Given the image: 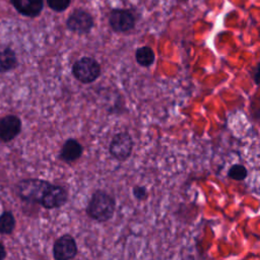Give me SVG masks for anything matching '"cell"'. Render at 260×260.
Segmentation results:
<instances>
[{
  "instance_id": "obj_1",
  "label": "cell",
  "mask_w": 260,
  "mask_h": 260,
  "mask_svg": "<svg viewBox=\"0 0 260 260\" xmlns=\"http://www.w3.org/2000/svg\"><path fill=\"white\" fill-rule=\"evenodd\" d=\"M116 210V199L113 195L103 189L92 192L86 207V215L98 222L109 221Z\"/></svg>"
},
{
  "instance_id": "obj_2",
  "label": "cell",
  "mask_w": 260,
  "mask_h": 260,
  "mask_svg": "<svg viewBox=\"0 0 260 260\" xmlns=\"http://www.w3.org/2000/svg\"><path fill=\"white\" fill-rule=\"evenodd\" d=\"M50 185L51 183L49 181L38 178H28L20 180L15 186V191L22 201L40 204Z\"/></svg>"
},
{
  "instance_id": "obj_3",
  "label": "cell",
  "mask_w": 260,
  "mask_h": 260,
  "mask_svg": "<svg viewBox=\"0 0 260 260\" xmlns=\"http://www.w3.org/2000/svg\"><path fill=\"white\" fill-rule=\"evenodd\" d=\"M71 72L78 81L83 84H89L100 77L101 65L94 58L84 56L73 63Z\"/></svg>"
},
{
  "instance_id": "obj_4",
  "label": "cell",
  "mask_w": 260,
  "mask_h": 260,
  "mask_svg": "<svg viewBox=\"0 0 260 260\" xmlns=\"http://www.w3.org/2000/svg\"><path fill=\"white\" fill-rule=\"evenodd\" d=\"M133 145V139L128 132H118L110 142L109 152L113 158L122 162L131 156Z\"/></svg>"
},
{
  "instance_id": "obj_5",
  "label": "cell",
  "mask_w": 260,
  "mask_h": 260,
  "mask_svg": "<svg viewBox=\"0 0 260 260\" xmlns=\"http://www.w3.org/2000/svg\"><path fill=\"white\" fill-rule=\"evenodd\" d=\"M78 254L75 239L70 234L60 236L53 245L54 260H73Z\"/></svg>"
},
{
  "instance_id": "obj_6",
  "label": "cell",
  "mask_w": 260,
  "mask_h": 260,
  "mask_svg": "<svg viewBox=\"0 0 260 260\" xmlns=\"http://www.w3.org/2000/svg\"><path fill=\"white\" fill-rule=\"evenodd\" d=\"M136 18L129 9L115 8L111 10L109 15V24L116 32H126L134 28Z\"/></svg>"
},
{
  "instance_id": "obj_7",
  "label": "cell",
  "mask_w": 260,
  "mask_h": 260,
  "mask_svg": "<svg viewBox=\"0 0 260 260\" xmlns=\"http://www.w3.org/2000/svg\"><path fill=\"white\" fill-rule=\"evenodd\" d=\"M93 23L92 15L81 8L75 9L66 20L67 28L78 35L88 34L91 30Z\"/></svg>"
},
{
  "instance_id": "obj_8",
  "label": "cell",
  "mask_w": 260,
  "mask_h": 260,
  "mask_svg": "<svg viewBox=\"0 0 260 260\" xmlns=\"http://www.w3.org/2000/svg\"><path fill=\"white\" fill-rule=\"evenodd\" d=\"M69 198L67 189L61 185L52 184L42 198L40 205L45 209H56L64 206Z\"/></svg>"
},
{
  "instance_id": "obj_9",
  "label": "cell",
  "mask_w": 260,
  "mask_h": 260,
  "mask_svg": "<svg viewBox=\"0 0 260 260\" xmlns=\"http://www.w3.org/2000/svg\"><path fill=\"white\" fill-rule=\"evenodd\" d=\"M21 132V120L16 115H6L0 118V141L9 142Z\"/></svg>"
},
{
  "instance_id": "obj_10",
  "label": "cell",
  "mask_w": 260,
  "mask_h": 260,
  "mask_svg": "<svg viewBox=\"0 0 260 260\" xmlns=\"http://www.w3.org/2000/svg\"><path fill=\"white\" fill-rule=\"evenodd\" d=\"M83 152V147L80 142L74 138L67 139L59 152V159L66 162L71 164L80 158Z\"/></svg>"
},
{
  "instance_id": "obj_11",
  "label": "cell",
  "mask_w": 260,
  "mask_h": 260,
  "mask_svg": "<svg viewBox=\"0 0 260 260\" xmlns=\"http://www.w3.org/2000/svg\"><path fill=\"white\" fill-rule=\"evenodd\" d=\"M16 11L26 17H37L44 8V0H10Z\"/></svg>"
},
{
  "instance_id": "obj_12",
  "label": "cell",
  "mask_w": 260,
  "mask_h": 260,
  "mask_svg": "<svg viewBox=\"0 0 260 260\" xmlns=\"http://www.w3.org/2000/svg\"><path fill=\"white\" fill-rule=\"evenodd\" d=\"M18 64L16 54L10 47H6L0 51V73L13 70Z\"/></svg>"
},
{
  "instance_id": "obj_13",
  "label": "cell",
  "mask_w": 260,
  "mask_h": 260,
  "mask_svg": "<svg viewBox=\"0 0 260 260\" xmlns=\"http://www.w3.org/2000/svg\"><path fill=\"white\" fill-rule=\"evenodd\" d=\"M136 62L142 67H149L154 63L155 54L153 50L148 46L140 47L135 52Z\"/></svg>"
},
{
  "instance_id": "obj_14",
  "label": "cell",
  "mask_w": 260,
  "mask_h": 260,
  "mask_svg": "<svg viewBox=\"0 0 260 260\" xmlns=\"http://www.w3.org/2000/svg\"><path fill=\"white\" fill-rule=\"evenodd\" d=\"M15 228V217L11 211H4L0 215V234L10 235Z\"/></svg>"
},
{
  "instance_id": "obj_15",
  "label": "cell",
  "mask_w": 260,
  "mask_h": 260,
  "mask_svg": "<svg viewBox=\"0 0 260 260\" xmlns=\"http://www.w3.org/2000/svg\"><path fill=\"white\" fill-rule=\"evenodd\" d=\"M228 177L234 181H244L248 177V170L244 165H233L228 171Z\"/></svg>"
},
{
  "instance_id": "obj_16",
  "label": "cell",
  "mask_w": 260,
  "mask_h": 260,
  "mask_svg": "<svg viewBox=\"0 0 260 260\" xmlns=\"http://www.w3.org/2000/svg\"><path fill=\"white\" fill-rule=\"evenodd\" d=\"M48 6L55 12H62L66 10L70 4L71 0H46Z\"/></svg>"
},
{
  "instance_id": "obj_17",
  "label": "cell",
  "mask_w": 260,
  "mask_h": 260,
  "mask_svg": "<svg viewBox=\"0 0 260 260\" xmlns=\"http://www.w3.org/2000/svg\"><path fill=\"white\" fill-rule=\"evenodd\" d=\"M132 194L137 201H144L148 197V191L145 186L135 185L132 188Z\"/></svg>"
},
{
  "instance_id": "obj_18",
  "label": "cell",
  "mask_w": 260,
  "mask_h": 260,
  "mask_svg": "<svg viewBox=\"0 0 260 260\" xmlns=\"http://www.w3.org/2000/svg\"><path fill=\"white\" fill-rule=\"evenodd\" d=\"M6 257V250L2 243H0V260H4Z\"/></svg>"
},
{
  "instance_id": "obj_19",
  "label": "cell",
  "mask_w": 260,
  "mask_h": 260,
  "mask_svg": "<svg viewBox=\"0 0 260 260\" xmlns=\"http://www.w3.org/2000/svg\"><path fill=\"white\" fill-rule=\"evenodd\" d=\"M253 78H254L255 83L258 84L259 83V81H258V78H259V66L258 65L254 68V77Z\"/></svg>"
},
{
  "instance_id": "obj_20",
  "label": "cell",
  "mask_w": 260,
  "mask_h": 260,
  "mask_svg": "<svg viewBox=\"0 0 260 260\" xmlns=\"http://www.w3.org/2000/svg\"><path fill=\"white\" fill-rule=\"evenodd\" d=\"M178 1H179V2H186L187 0H178Z\"/></svg>"
}]
</instances>
